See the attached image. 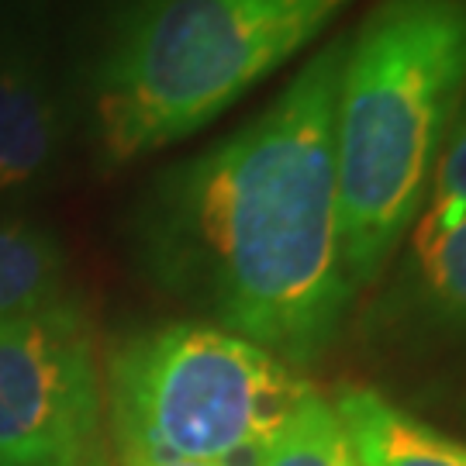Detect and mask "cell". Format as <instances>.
<instances>
[{
    "instance_id": "6da1fadb",
    "label": "cell",
    "mask_w": 466,
    "mask_h": 466,
    "mask_svg": "<svg viewBox=\"0 0 466 466\" xmlns=\"http://www.w3.org/2000/svg\"><path fill=\"white\" fill-rule=\"evenodd\" d=\"M346 52L339 32L259 115L163 169L132 211L146 277L294 370L332 346L356 294L335 187Z\"/></svg>"
},
{
    "instance_id": "7a4b0ae2",
    "label": "cell",
    "mask_w": 466,
    "mask_h": 466,
    "mask_svg": "<svg viewBox=\"0 0 466 466\" xmlns=\"http://www.w3.org/2000/svg\"><path fill=\"white\" fill-rule=\"evenodd\" d=\"M466 97V0H377L350 32L335 97V187L352 287L380 277L429 200Z\"/></svg>"
},
{
    "instance_id": "3957f363",
    "label": "cell",
    "mask_w": 466,
    "mask_h": 466,
    "mask_svg": "<svg viewBox=\"0 0 466 466\" xmlns=\"http://www.w3.org/2000/svg\"><path fill=\"white\" fill-rule=\"evenodd\" d=\"M352 0H121L86 73L104 173L208 128Z\"/></svg>"
},
{
    "instance_id": "277c9868",
    "label": "cell",
    "mask_w": 466,
    "mask_h": 466,
    "mask_svg": "<svg viewBox=\"0 0 466 466\" xmlns=\"http://www.w3.org/2000/svg\"><path fill=\"white\" fill-rule=\"evenodd\" d=\"M308 390L242 335L198 321L146 329L107 356L111 450L121 466H259Z\"/></svg>"
},
{
    "instance_id": "5b68a950",
    "label": "cell",
    "mask_w": 466,
    "mask_h": 466,
    "mask_svg": "<svg viewBox=\"0 0 466 466\" xmlns=\"http://www.w3.org/2000/svg\"><path fill=\"white\" fill-rule=\"evenodd\" d=\"M0 466H111L94 332L73 298L0 325Z\"/></svg>"
},
{
    "instance_id": "8992f818",
    "label": "cell",
    "mask_w": 466,
    "mask_h": 466,
    "mask_svg": "<svg viewBox=\"0 0 466 466\" xmlns=\"http://www.w3.org/2000/svg\"><path fill=\"white\" fill-rule=\"evenodd\" d=\"M76 111L56 63L28 32H0V200H21L52 184Z\"/></svg>"
},
{
    "instance_id": "52a82bcc",
    "label": "cell",
    "mask_w": 466,
    "mask_h": 466,
    "mask_svg": "<svg viewBox=\"0 0 466 466\" xmlns=\"http://www.w3.org/2000/svg\"><path fill=\"white\" fill-rule=\"evenodd\" d=\"M335 411L346 425L360 466H466V442L435 432L377 390H342Z\"/></svg>"
},
{
    "instance_id": "ba28073f",
    "label": "cell",
    "mask_w": 466,
    "mask_h": 466,
    "mask_svg": "<svg viewBox=\"0 0 466 466\" xmlns=\"http://www.w3.org/2000/svg\"><path fill=\"white\" fill-rule=\"evenodd\" d=\"M66 249L49 225L0 218V325L66 298Z\"/></svg>"
},
{
    "instance_id": "9c48e42d",
    "label": "cell",
    "mask_w": 466,
    "mask_h": 466,
    "mask_svg": "<svg viewBox=\"0 0 466 466\" xmlns=\"http://www.w3.org/2000/svg\"><path fill=\"white\" fill-rule=\"evenodd\" d=\"M259 466H360V460L335 404L308 390Z\"/></svg>"
},
{
    "instance_id": "30bf717a",
    "label": "cell",
    "mask_w": 466,
    "mask_h": 466,
    "mask_svg": "<svg viewBox=\"0 0 466 466\" xmlns=\"http://www.w3.org/2000/svg\"><path fill=\"white\" fill-rule=\"evenodd\" d=\"M411 269L439 311L466 321V215L411 228Z\"/></svg>"
},
{
    "instance_id": "8fae6325",
    "label": "cell",
    "mask_w": 466,
    "mask_h": 466,
    "mask_svg": "<svg viewBox=\"0 0 466 466\" xmlns=\"http://www.w3.org/2000/svg\"><path fill=\"white\" fill-rule=\"evenodd\" d=\"M173 466H208V463H173Z\"/></svg>"
}]
</instances>
